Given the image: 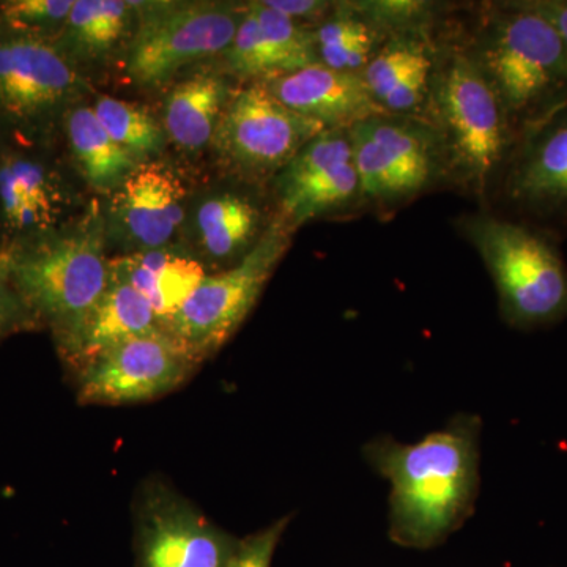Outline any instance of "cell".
<instances>
[{
    "instance_id": "3",
    "label": "cell",
    "mask_w": 567,
    "mask_h": 567,
    "mask_svg": "<svg viewBox=\"0 0 567 567\" xmlns=\"http://www.w3.org/2000/svg\"><path fill=\"white\" fill-rule=\"evenodd\" d=\"M464 233L494 279L507 324L536 330L566 319L567 265L546 233L487 215L466 218Z\"/></svg>"
},
{
    "instance_id": "27",
    "label": "cell",
    "mask_w": 567,
    "mask_h": 567,
    "mask_svg": "<svg viewBox=\"0 0 567 567\" xmlns=\"http://www.w3.org/2000/svg\"><path fill=\"white\" fill-rule=\"evenodd\" d=\"M251 7L274 58L275 78L320 62L316 33L306 31L297 21L271 10L264 2H254Z\"/></svg>"
},
{
    "instance_id": "24",
    "label": "cell",
    "mask_w": 567,
    "mask_h": 567,
    "mask_svg": "<svg viewBox=\"0 0 567 567\" xmlns=\"http://www.w3.org/2000/svg\"><path fill=\"white\" fill-rule=\"evenodd\" d=\"M316 44L328 69L361 74L374 55L375 35L363 17L336 13L317 29Z\"/></svg>"
},
{
    "instance_id": "31",
    "label": "cell",
    "mask_w": 567,
    "mask_h": 567,
    "mask_svg": "<svg viewBox=\"0 0 567 567\" xmlns=\"http://www.w3.org/2000/svg\"><path fill=\"white\" fill-rule=\"evenodd\" d=\"M73 0H17L3 3L7 20L28 25H52L69 20Z\"/></svg>"
},
{
    "instance_id": "13",
    "label": "cell",
    "mask_w": 567,
    "mask_h": 567,
    "mask_svg": "<svg viewBox=\"0 0 567 567\" xmlns=\"http://www.w3.org/2000/svg\"><path fill=\"white\" fill-rule=\"evenodd\" d=\"M505 183L518 210L567 223V102L520 133Z\"/></svg>"
},
{
    "instance_id": "30",
    "label": "cell",
    "mask_w": 567,
    "mask_h": 567,
    "mask_svg": "<svg viewBox=\"0 0 567 567\" xmlns=\"http://www.w3.org/2000/svg\"><path fill=\"white\" fill-rule=\"evenodd\" d=\"M40 323L14 290L10 279L9 252L0 256V338L35 328Z\"/></svg>"
},
{
    "instance_id": "2",
    "label": "cell",
    "mask_w": 567,
    "mask_h": 567,
    "mask_svg": "<svg viewBox=\"0 0 567 567\" xmlns=\"http://www.w3.org/2000/svg\"><path fill=\"white\" fill-rule=\"evenodd\" d=\"M476 62L520 133L567 102L565 41L529 2L488 18Z\"/></svg>"
},
{
    "instance_id": "20",
    "label": "cell",
    "mask_w": 567,
    "mask_h": 567,
    "mask_svg": "<svg viewBox=\"0 0 567 567\" xmlns=\"http://www.w3.org/2000/svg\"><path fill=\"white\" fill-rule=\"evenodd\" d=\"M226 82L210 73L194 74L175 85L166 102L164 128L185 151H200L215 140L227 102Z\"/></svg>"
},
{
    "instance_id": "33",
    "label": "cell",
    "mask_w": 567,
    "mask_h": 567,
    "mask_svg": "<svg viewBox=\"0 0 567 567\" xmlns=\"http://www.w3.org/2000/svg\"><path fill=\"white\" fill-rule=\"evenodd\" d=\"M533 9L547 18L565 41L567 50V0H528Z\"/></svg>"
},
{
    "instance_id": "6",
    "label": "cell",
    "mask_w": 567,
    "mask_h": 567,
    "mask_svg": "<svg viewBox=\"0 0 567 567\" xmlns=\"http://www.w3.org/2000/svg\"><path fill=\"white\" fill-rule=\"evenodd\" d=\"M290 248V226L282 218L265 230L240 264L205 276L166 333L203 363L244 324L276 267Z\"/></svg>"
},
{
    "instance_id": "14",
    "label": "cell",
    "mask_w": 567,
    "mask_h": 567,
    "mask_svg": "<svg viewBox=\"0 0 567 567\" xmlns=\"http://www.w3.org/2000/svg\"><path fill=\"white\" fill-rule=\"evenodd\" d=\"M262 82L284 106L324 130L349 132L369 118L391 115L372 99L363 74L328 69L320 62Z\"/></svg>"
},
{
    "instance_id": "4",
    "label": "cell",
    "mask_w": 567,
    "mask_h": 567,
    "mask_svg": "<svg viewBox=\"0 0 567 567\" xmlns=\"http://www.w3.org/2000/svg\"><path fill=\"white\" fill-rule=\"evenodd\" d=\"M14 290L54 336L73 327L110 286L104 223L92 210L73 230L32 248L9 252Z\"/></svg>"
},
{
    "instance_id": "1",
    "label": "cell",
    "mask_w": 567,
    "mask_h": 567,
    "mask_svg": "<svg viewBox=\"0 0 567 567\" xmlns=\"http://www.w3.org/2000/svg\"><path fill=\"white\" fill-rule=\"evenodd\" d=\"M481 417L458 413L440 431L409 445L377 436L368 464L390 481V529L398 546L429 550L464 527L481 488Z\"/></svg>"
},
{
    "instance_id": "23",
    "label": "cell",
    "mask_w": 567,
    "mask_h": 567,
    "mask_svg": "<svg viewBox=\"0 0 567 567\" xmlns=\"http://www.w3.org/2000/svg\"><path fill=\"white\" fill-rule=\"evenodd\" d=\"M260 215L248 199L234 194L213 197L197 212L205 249L216 259L241 252L259 229Z\"/></svg>"
},
{
    "instance_id": "16",
    "label": "cell",
    "mask_w": 567,
    "mask_h": 567,
    "mask_svg": "<svg viewBox=\"0 0 567 567\" xmlns=\"http://www.w3.org/2000/svg\"><path fill=\"white\" fill-rule=\"evenodd\" d=\"M80 84L76 71L50 44L33 39L0 43V107L35 117L65 102Z\"/></svg>"
},
{
    "instance_id": "18",
    "label": "cell",
    "mask_w": 567,
    "mask_h": 567,
    "mask_svg": "<svg viewBox=\"0 0 567 567\" xmlns=\"http://www.w3.org/2000/svg\"><path fill=\"white\" fill-rule=\"evenodd\" d=\"M110 276L144 297L166 331L207 275L196 259L158 248L111 260Z\"/></svg>"
},
{
    "instance_id": "21",
    "label": "cell",
    "mask_w": 567,
    "mask_h": 567,
    "mask_svg": "<svg viewBox=\"0 0 567 567\" xmlns=\"http://www.w3.org/2000/svg\"><path fill=\"white\" fill-rule=\"evenodd\" d=\"M0 203L13 229L40 230L58 221L63 196L40 164L9 159L0 169Z\"/></svg>"
},
{
    "instance_id": "7",
    "label": "cell",
    "mask_w": 567,
    "mask_h": 567,
    "mask_svg": "<svg viewBox=\"0 0 567 567\" xmlns=\"http://www.w3.org/2000/svg\"><path fill=\"white\" fill-rule=\"evenodd\" d=\"M240 21L216 3H147L130 50V76L142 85L162 84L182 66L227 51Z\"/></svg>"
},
{
    "instance_id": "9",
    "label": "cell",
    "mask_w": 567,
    "mask_h": 567,
    "mask_svg": "<svg viewBox=\"0 0 567 567\" xmlns=\"http://www.w3.org/2000/svg\"><path fill=\"white\" fill-rule=\"evenodd\" d=\"M238 540L163 481L141 488L136 567H227Z\"/></svg>"
},
{
    "instance_id": "12",
    "label": "cell",
    "mask_w": 567,
    "mask_h": 567,
    "mask_svg": "<svg viewBox=\"0 0 567 567\" xmlns=\"http://www.w3.org/2000/svg\"><path fill=\"white\" fill-rule=\"evenodd\" d=\"M361 196L347 130H327L305 145L279 175L281 218L300 226Z\"/></svg>"
},
{
    "instance_id": "11",
    "label": "cell",
    "mask_w": 567,
    "mask_h": 567,
    "mask_svg": "<svg viewBox=\"0 0 567 567\" xmlns=\"http://www.w3.org/2000/svg\"><path fill=\"white\" fill-rule=\"evenodd\" d=\"M349 136L365 199L380 205L404 203L434 181L439 159L427 130L382 115L358 123Z\"/></svg>"
},
{
    "instance_id": "8",
    "label": "cell",
    "mask_w": 567,
    "mask_h": 567,
    "mask_svg": "<svg viewBox=\"0 0 567 567\" xmlns=\"http://www.w3.org/2000/svg\"><path fill=\"white\" fill-rule=\"evenodd\" d=\"M323 132L320 123L284 106L264 82H257L227 104L213 142L238 171L264 178L282 171Z\"/></svg>"
},
{
    "instance_id": "29",
    "label": "cell",
    "mask_w": 567,
    "mask_h": 567,
    "mask_svg": "<svg viewBox=\"0 0 567 567\" xmlns=\"http://www.w3.org/2000/svg\"><path fill=\"white\" fill-rule=\"evenodd\" d=\"M290 516L279 518L270 527L238 540L227 567H271L279 540L289 527Z\"/></svg>"
},
{
    "instance_id": "10",
    "label": "cell",
    "mask_w": 567,
    "mask_h": 567,
    "mask_svg": "<svg viewBox=\"0 0 567 567\" xmlns=\"http://www.w3.org/2000/svg\"><path fill=\"white\" fill-rule=\"evenodd\" d=\"M199 364L169 334L130 339L78 374V401L85 405L153 401L181 388Z\"/></svg>"
},
{
    "instance_id": "22",
    "label": "cell",
    "mask_w": 567,
    "mask_h": 567,
    "mask_svg": "<svg viewBox=\"0 0 567 567\" xmlns=\"http://www.w3.org/2000/svg\"><path fill=\"white\" fill-rule=\"evenodd\" d=\"M66 132L71 152L81 173L99 192L118 188L140 164L133 155L112 140L92 107H78L71 111L66 118Z\"/></svg>"
},
{
    "instance_id": "26",
    "label": "cell",
    "mask_w": 567,
    "mask_h": 567,
    "mask_svg": "<svg viewBox=\"0 0 567 567\" xmlns=\"http://www.w3.org/2000/svg\"><path fill=\"white\" fill-rule=\"evenodd\" d=\"M92 110L112 140L137 162L163 147L162 126L137 104L102 95Z\"/></svg>"
},
{
    "instance_id": "25",
    "label": "cell",
    "mask_w": 567,
    "mask_h": 567,
    "mask_svg": "<svg viewBox=\"0 0 567 567\" xmlns=\"http://www.w3.org/2000/svg\"><path fill=\"white\" fill-rule=\"evenodd\" d=\"M130 2L121 0H76L70 11V35L82 51L103 54L111 51L128 31Z\"/></svg>"
},
{
    "instance_id": "28",
    "label": "cell",
    "mask_w": 567,
    "mask_h": 567,
    "mask_svg": "<svg viewBox=\"0 0 567 567\" xmlns=\"http://www.w3.org/2000/svg\"><path fill=\"white\" fill-rule=\"evenodd\" d=\"M226 52L229 69L238 76L264 81L276 76L274 58L252 7L241 17L233 43Z\"/></svg>"
},
{
    "instance_id": "17",
    "label": "cell",
    "mask_w": 567,
    "mask_h": 567,
    "mask_svg": "<svg viewBox=\"0 0 567 567\" xmlns=\"http://www.w3.org/2000/svg\"><path fill=\"white\" fill-rule=\"evenodd\" d=\"M185 197L173 171L159 163H140L118 186V215L133 238L148 249H158L181 226Z\"/></svg>"
},
{
    "instance_id": "5",
    "label": "cell",
    "mask_w": 567,
    "mask_h": 567,
    "mask_svg": "<svg viewBox=\"0 0 567 567\" xmlns=\"http://www.w3.org/2000/svg\"><path fill=\"white\" fill-rule=\"evenodd\" d=\"M432 106L458 175L486 192L513 148L514 125L476 59L447 61L435 76Z\"/></svg>"
},
{
    "instance_id": "19",
    "label": "cell",
    "mask_w": 567,
    "mask_h": 567,
    "mask_svg": "<svg viewBox=\"0 0 567 567\" xmlns=\"http://www.w3.org/2000/svg\"><path fill=\"white\" fill-rule=\"evenodd\" d=\"M431 71L432 58L423 41L399 37L375 52L361 74L372 99L393 115L423 106Z\"/></svg>"
},
{
    "instance_id": "15",
    "label": "cell",
    "mask_w": 567,
    "mask_h": 567,
    "mask_svg": "<svg viewBox=\"0 0 567 567\" xmlns=\"http://www.w3.org/2000/svg\"><path fill=\"white\" fill-rule=\"evenodd\" d=\"M156 334L167 333L152 306L128 284L111 279L99 301L55 341L63 361L78 375L122 342Z\"/></svg>"
},
{
    "instance_id": "32",
    "label": "cell",
    "mask_w": 567,
    "mask_h": 567,
    "mask_svg": "<svg viewBox=\"0 0 567 567\" xmlns=\"http://www.w3.org/2000/svg\"><path fill=\"white\" fill-rule=\"evenodd\" d=\"M265 6L293 21H316L330 10V3L319 0H267Z\"/></svg>"
}]
</instances>
